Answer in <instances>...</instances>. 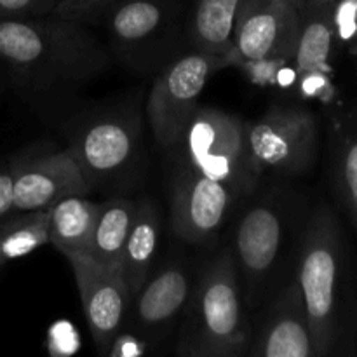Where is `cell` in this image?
<instances>
[{
  "label": "cell",
  "mask_w": 357,
  "mask_h": 357,
  "mask_svg": "<svg viewBox=\"0 0 357 357\" xmlns=\"http://www.w3.org/2000/svg\"><path fill=\"white\" fill-rule=\"evenodd\" d=\"M14 215V173L9 166L0 169V225Z\"/></svg>",
  "instance_id": "cell-25"
},
{
  "label": "cell",
  "mask_w": 357,
  "mask_h": 357,
  "mask_svg": "<svg viewBox=\"0 0 357 357\" xmlns=\"http://www.w3.org/2000/svg\"><path fill=\"white\" fill-rule=\"evenodd\" d=\"M100 206L101 202H93L84 195H68L54 202L47 209L49 244L66 258L87 257Z\"/></svg>",
  "instance_id": "cell-15"
},
{
  "label": "cell",
  "mask_w": 357,
  "mask_h": 357,
  "mask_svg": "<svg viewBox=\"0 0 357 357\" xmlns=\"http://www.w3.org/2000/svg\"><path fill=\"white\" fill-rule=\"evenodd\" d=\"M190 291V275L180 261H171L150 274L129 305L136 330L153 335L169 328L183 314Z\"/></svg>",
  "instance_id": "cell-14"
},
{
  "label": "cell",
  "mask_w": 357,
  "mask_h": 357,
  "mask_svg": "<svg viewBox=\"0 0 357 357\" xmlns=\"http://www.w3.org/2000/svg\"><path fill=\"white\" fill-rule=\"evenodd\" d=\"M248 356L316 357L305 302L295 278L284 282L257 330L251 331Z\"/></svg>",
  "instance_id": "cell-12"
},
{
  "label": "cell",
  "mask_w": 357,
  "mask_h": 357,
  "mask_svg": "<svg viewBox=\"0 0 357 357\" xmlns=\"http://www.w3.org/2000/svg\"><path fill=\"white\" fill-rule=\"evenodd\" d=\"M0 59L37 84H80L100 75L110 58L80 21L58 14L0 17Z\"/></svg>",
  "instance_id": "cell-2"
},
{
  "label": "cell",
  "mask_w": 357,
  "mask_h": 357,
  "mask_svg": "<svg viewBox=\"0 0 357 357\" xmlns=\"http://www.w3.org/2000/svg\"><path fill=\"white\" fill-rule=\"evenodd\" d=\"M159 243V215L150 201L136 202L135 218L121 257V274L129 295H136L150 275Z\"/></svg>",
  "instance_id": "cell-17"
},
{
  "label": "cell",
  "mask_w": 357,
  "mask_h": 357,
  "mask_svg": "<svg viewBox=\"0 0 357 357\" xmlns=\"http://www.w3.org/2000/svg\"><path fill=\"white\" fill-rule=\"evenodd\" d=\"M331 153L335 192L357 232V122L335 132Z\"/></svg>",
  "instance_id": "cell-20"
},
{
  "label": "cell",
  "mask_w": 357,
  "mask_h": 357,
  "mask_svg": "<svg viewBox=\"0 0 357 357\" xmlns=\"http://www.w3.org/2000/svg\"><path fill=\"white\" fill-rule=\"evenodd\" d=\"M162 21V7L153 0H129L112 14V30L121 40L138 42L152 35Z\"/></svg>",
  "instance_id": "cell-22"
},
{
  "label": "cell",
  "mask_w": 357,
  "mask_h": 357,
  "mask_svg": "<svg viewBox=\"0 0 357 357\" xmlns=\"http://www.w3.org/2000/svg\"><path fill=\"white\" fill-rule=\"evenodd\" d=\"M295 279L302 289L316 357L337 354L351 335L349 258L337 215L321 204L303 225Z\"/></svg>",
  "instance_id": "cell-1"
},
{
  "label": "cell",
  "mask_w": 357,
  "mask_h": 357,
  "mask_svg": "<svg viewBox=\"0 0 357 357\" xmlns=\"http://www.w3.org/2000/svg\"><path fill=\"white\" fill-rule=\"evenodd\" d=\"M342 0H303V9H335Z\"/></svg>",
  "instance_id": "cell-26"
},
{
  "label": "cell",
  "mask_w": 357,
  "mask_h": 357,
  "mask_svg": "<svg viewBox=\"0 0 357 357\" xmlns=\"http://www.w3.org/2000/svg\"><path fill=\"white\" fill-rule=\"evenodd\" d=\"M110 2L112 0H58L54 14L82 23L105 9Z\"/></svg>",
  "instance_id": "cell-24"
},
{
  "label": "cell",
  "mask_w": 357,
  "mask_h": 357,
  "mask_svg": "<svg viewBox=\"0 0 357 357\" xmlns=\"http://www.w3.org/2000/svg\"><path fill=\"white\" fill-rule=\"evenodd\" d=\"M10 167L16 215L47 209L59 199L91 192V185L70 150L42 153L10 164Z\"/></svg>",
  "instance_id": "cell-11"
},
{
  "label": "cell",
  "mask_w": 357,
  "mask_h": 357,
  "mask_svg": "<svg viewBox=\"0 0 357 357\" xmlns=\"http://www.w3.org/2000/svg\"><path fill=\"white\" fill-rule=\"evenodd\" d=\"M288 215L278 197L268 195L241 215L230 248L244 302L260 305L281 261L288 236Z\"/></svg>",
  "instance_id": "cell-6"
},
{
  "label": "cell",
  "mask_w": 357,
  "mask_h": 357,
  "mask_svg": "<svg viewBox=\"0 0 357 357\" xmlns=\"http://www.w3.org/2000/svg\"><path fill=\"white\" fill-rule=\"evenodd\" d=\"M3 265V260H2V253H0V267H2Z\"/></svg>",
  "instance_id": "cell-27"
},
{
  "label": "cell",
  "mask_w": 357,
  "mask_h": 357,
  "mask_svg": "<svg viewBox=\"0 0 357 357\" xmlns=\"http://www.w3.org/2000/svg\"><path fill=\"white\" fill-rule=\"evenodd\" d=\"M185 159L183 167L222 181L236 194L246 195L258 178L250 166L244 121L213 107H197L176 143Z\"/></svg>",
  "instance_id": "cell-4"
},
{
  "label": "cell",
  "mask_w": 357,
  "mask_h": 357,
  "mask_svg": "<svg viewBox=\"0 0 357 357\" xmlns=\"http://www.w3.org/2000/svg\"><path fill=\"white\" fill-rule=\"evenodd\" d=\"M246 150L255 176L278 173L296 176L310 169L317 155V122L309 110L272 105L261 117L244 122Z\"/></svg>",
  "instance_id": "cell-5"
},
{
  "label": "cell",
  "mask_w": 357,
  "mask_h": 357,
  "mask_svg": "<svg viewBox=\"0 0 357 357\" xmlns=\"http://www.w3.org/2000/svg\"><path fill=\"white\" fill-rule=\"evenodd\" d=\"M303 0H243L236 21V63L293 58Z\"/></svg>",
  "instance_id": "cell-8"
},
{
  "label": "cell",
  "mask_w": 357,
  "mask_h": 357,
  "mask_svg": "<svg viewBox=\"0 0 357 357\" xmlns=\"http://www.w3.org/2000/svg\"><path fill=\"white\" fill-rule=\"evenodd\" d=\"M136 202L128 199H112L101 202L87 257L96 264L121 271V257L135 218Z\"/></svg>",
  "instance_id": "cell-19"
},
{
  "label": "cell",
  "mask_w": 357,
  "mask_h": 357,
  "mask_svg": "<svg viewBox=\"0 0 357 357\" xmlns=\"http://www.w3.org/2000/svg\"><path fill=\"white\" fill-rule=\"evenodd\" d=\"M58 0H0V17H38L54 14Z\"/></svg>",
  "instance_id": "cell-23"
},
{
  "label": "cell",
  "mask_w": 357,
  "mask_h": 357,
  "mask_svg": "<svg viewBox=\"0 0 357 357\" xmlns=\"http://www.w3.org/2000/svg\"><path fill=\"white\" fill-rule=\"evenodd\" d=\"M337 35L335 9H303L293 61L300 80L323 77Z\"/></svg>",
  "instance_id": "cell-18"
},
{
  "label": "cell",
  "mask_w": 357,
  "mask_h": 357,
  "mask_svg": "<svg viewBox=\"0 0 357 357\" xmlns=\"http://www.w3.org/2000/svg\"><path fill=\"white\" fill-rule=\"evenodd\" d=\"M47 209L20 213L0 225V253L3 264L26 257L49 244Z\"/></svg>",
  "instance_id": "cell-21"
},
{
  "label": "cell",
  "mask_w": 357,
  "mask_h": 357,
  "mask_svg": "<svg viewBox=\"0 0 357 357\" xmlns=\"http://www.w3.org/2000/svg\"><path fill=\"white\" fill-rule=\"evenodd\" d=\"M91 335L101 354L110 352L124 328L131 295L121 271L96 264L89 257H68Z\"/></svg>",
  "instance_id": "cell-9"
},
{
  "label": "cell",
  "mask_w": 357,
  "mask_h": 357,
  "mask_svg": "<svg viewBox=\"0 0 357 357\" xmlns=\"http://www.w3.org/2000/svg\"><path fill=\"white\" fill-rule=\"evenodd\" d=\"M236 199L222 181L183 167L171 199L173 232L190 244L209 243L222 229Z\"/></svg>",
  "instance_id": "cell-10"
},
{
  "label": "cell",
  "mask_w": 357,
  "mask_h": 357,
  "mask_svg": "<svg viewBox=\"0 0 357 357\" xmlns=\"http://www.w3.org/2000/svg\"><path fill=\"white\" fill-rule=\"evenodd\" d=\"M138 132L124 119H101L87 126L70 146L91 188L121 173L135 157Z\"/></svg>",
  "instance_id": "cell-13"
},
{
  "label": "cell",
  "mask_w": 357,
  "mask_h": 357,
  "mask_svg": "<svg viewBox=\"0 0 357 357\" xmlns=\"http://www.w3.org/2000/svg\"><path fill=\"white\" fill-rule=\"evenodd\" d=\"M230 248L220 251L192 286L183 310L176 354L181 357L248 356L251 328Z\"/></svg>",
  "instance_id": "cell-3"
},
{
  "label": "cell",
  "mask_w": 357,
  "mask_h": 357,
  "mask_svg": "<svg viewBox=\"0 0 357 357\" xmlns=\"http://www.w3.org/2000/svg\"><path fill=\"white\" fill-rule=\"evenodd\" d=\"M225 65L223 59L197 51L174 59L160 72L149 94L146 114L153 138L164 150L176 146L209 77Z\"/></svg>",
  "instance_id": "cell-7"
},
{
  "label": "cell",
  "mask_w": 357,
  "mask_h": 357,
  "mask_svg": "<svg viewBox=\"0 0 357 357\" xmlns=\"http://www.w3.org/2000/svg\"><path fill=\"white\" fill-rule=\"evenodd\" d=\"M243 0H199L190 23L195 49L216 56L227 65L236 63V21Z\"/></svg>",
  "instance_id": "cell-16"
}]
</instances>
